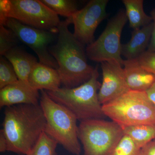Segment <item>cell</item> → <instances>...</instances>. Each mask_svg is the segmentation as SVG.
<instances>
[{
  "label": "cell",
  "instance_id": "obj_19",
  "mask_svg": "<svg viewBox=\"0 0 155 155\" xmlns=\"http://www.w3.org/2000/svg\"><path fill=\"white\" fill-rule=\"evenodd\" d=\"M48 8L61 16L70 18L78 11L77 2L74 0H40Z\"/></svg>",
  "mask_w": 155,
  "mask_h": 155
},
{
  "label": "cell",
  "instance_id": "obj_25",
  "mask_svg": "<svg viewBox=\"0 0 155 155\" xmlns=\"http://www.w3.org/2000/svg\"><path fill=\"white\" fill-rule=\"evenodd\" d=\"M150 16L153 19V29L149 45L147 51L150 52L155 51V8H153L150 13Z\"/></svg>",
  "mask_w": 155,
  "mask_h": 155
},
{
  "label": "cell",
  "instance_id": "obj_22",
  "mask_svg": "<svg viewBox=\"0 0 155 155\" xmlns=\"http://www.w3.org/2000/svg\"><path fill=\"white\" fill-rule=\"evenodd\" d=\"M19 80L11 63L5 57L0 58V89Z\"/></svg>",
  "mask_w": 155,
  "mask_h": 155
},
{
  "label": "cell",
  "instance_id": "obj_17",
  "mask_svg": "<svg viewBox=\"0 0 155 155\" xmlns=\"http://www.w3.org/2000/svg\"><path fill=\"white\" fill-rule=\"evenodd\" d=\"M129 26L133 29L140 28L153 22L152 17L145 12L143 0H123Z\"/></svg>",
  "mask_w": 155,
  "mask_h": 155
},
{
  "label": "cell",
  "instance_id": "obj_7",
  "mask_svg": "<svg viewBox=\"0 0 155 155\" xmlns=\"http://www.w3.org/2000/svg\"><path fill=\"white\" fill-rule=\"evenodd\" d=\"M124 134L114 121L93 119L80 122L78 137L84 155H108Z\"/></svg>",
  "mask_w": 155,
  "mask_h": 155
},
{
  "label": "cell",
  "instance_id": "obj_26",
  "mask_svg": "<svg viewBox=\"0 0 155 155\" xmlns=\"http://www.w3.org/2000/svg\"><path fill=\"white\" fill-rule=\"evenodd\" d=\"M140 155H155V139L140 149Z\"/></svg>",
  "mask_w": 155,
  "mask_h": 155
},
{
  "label": "cell",
  "instance_id": "obj_24",
  "mask_svg": "<svg viewBox=\"0 0 155 155\" xmlns=\"http://www.w3.org/2000/svg\"><path fill=\"white\" fill-rule=\"evenodd\" d=\"M137 59L143 69L155 76V51H146Z\"/></svg>",
  "mask_w": 155,
  "mask_h": 155
},
{
  "label": "cell",
  "instance_id": "obj_8",
  "mask_svg": "<svg viewBox=\"0 0 155 155\" xmlns=\"http://www.w3.org/2000/svg\"><path fill=\"white\" fill-rule=\"evenodd\" d=\"M127 21L125 10H119L108 21L98 38L87 46V58L98 63L117 62L122 65L121 35Z\"/></svg>",
  "mask_w": 155,
  "mask_h": 155
},
{
  "label": "cell",
  "instance_id": "obj_4",
  "mask_svg": "<svg viewBox=\"0 0 155 155\" xmlns=\"http://www.w3.org/2000/svg\"><path fill=\"white\" fill-rule=\"evenodd\" d=\"M40 91L39 104L46 121L45 133L69 153L80 155L77 118L67 108L53 101L45 91Z\"/></svg>",
  "mask_w": 155,
  "mask_h": 155
},
{
  "label": "cell",
  "instance_id": "obj_10",
  "mask_svg": "<svg viewBox=\"0 0 155 155\" xmlns=\"http://www.w3.org/2000/svg\"><path fill=\"white\" fill-rule=\"evenodd\" d=\"M109 0H91L84 8L70 17L74 25V36L84 45L94 41L98 26L107 18V7Z\"/></svg>",
  "mask_w": 155,
  "mask_h": 155
},
{
  "label": "cell",
  "instance_id": "obj_14",
  "mask_svg": "<svg viewBox=\"0 0 155 155\" xmlns=\"http://www.w3.org/2000/svg\"><path fill=\"white\" fill-rule=\"evenodd\" d=\"M31 86L38 91H54L60 88L61 78L57 69L38 62L28 78Z\"/></svg>",
  "mask_w": 155,
  "mask_h": 155
},
{
  "label": "cell",
  "instance_id": "obj_2",
  "mask_svg": "<svg viewBox=\"0 0 155 155\" xmlns=\"http://www.w3.org/2000/svg\"><path fill=\"white\" fill-rule=\"evenodd\" d=\"M70 18L61 21L57 43L49 48L58 65L57 69L64 87L73 88L88 81L95 68L90 65L84 45L69 30Z\"/></svg>",
  "mask_w": 155,
  "mask_h": 155
},
{
  "label": "cell",
  "instance_id": "obj_11",
  "mask_svg": "<svg viewBox=\"0 0 155 155\" xmlns=\"http://www.w3.org/2000/svg\"><path fill=\"white\" fill-rule=\"evenodd\" d=\"M102 82L99 90L98 99L102 105L107 104L130 91L122 65L117 62L101 63Z\"/></svg>",
  "mask_w": 155,
  "mask_h": 155
},
{
  "label": "cell",
  "instance_id": "obj_28",
  "mask_svg": "<svg viewBox=\"0 0 155 155\" xmlns=\"http://www.w3.org/2000/svg\"><path fill=\"white\" fill-rule=\"evenodd\" d=\"M146 93L150 99L155 105V82L152 86L147 91Z\"/></svg>",
  "mask_w": 155,
  "mask_h": 155
},
{
  "label": "cell",
  "instance_id": "obj_21",
  "mask_svg": "<svg viewBox=\"0 0 155 155\" xmlns=\"http://www.w3.org/2000/svg\"><path fill=\"white\" fill-rule=\"evenodd\" d=\"M140 151L133 140L124 134L108 155H140Z\"/></svg>",
  "mask_w": 155,
  "mask_h": 155
},
{
  "label": "cell",
  "instance_id": "obj_16",
  "mask_svg": "<svg viewBox=\"0 0 155 155\" xmlns=\"http://www.w3.org/2000/svg\"><path fill=\"white\" fill-rule=\"evenodd\" d=\"M3 56L12 64L19 80L28 82L29 74L38 62L37 59L18 46L11 49Z\"/></svg>",
  "mask_w": 155,
  "mask_h": 155
},
{
  "label": "cell",
  "instance_id": "obj_15",
  "mask_svg": "<svg viewBox=\"0 0 155 155\" xmlns=\"http://www.w3.org/2000/svg\"><path fill=\"white\" fill-rule=\"evenodd\" d=\"M153 22L140 28L134 29L130 40L122 45V56L126 60L137 59L147 50L153 29Z\"/></svg>",
  "mask_w": 155,
  "mask_h": 155
},
{
  "label": "cell",
  "instance_id": "obj_1",
  "mask_svg": "<svg viewBox=\"0 0 155 155\" xmlns=\"http://www.w3.org/2000/svg\"><path fill=\"white\" fill-rule=\"evenodd\" d=\"M2 131L7 140V151L19 155L30 152L45 129L46 121L39 104L6 107Z\"/></svg>",
  "mask_w": 155,
  "mask_h": 155
},
{
  "label": "cell",
  "instance_id": "obj_5",
  "mask_svg": "<svg viewBox=\"0 0 155 155\" xmlns=\"http://www.w3.org/2000/svg\"><path fill=\"white\" fill-rule=\"evenodd\" d=\"M104 114L122 129L155 124V105L146 92L130 90L102 105Z\"/></svg>",
  "mask_w": 155,
  "mask_h": 155
},
{
  "label": "cell",
  "instance_id": "obj_9",
  "mask_svg": "<svg viewBox=\"0 0 155 155\" xmlns=\"http://www.w3.org/2000/svg\"><path fill=\"white\" fill-rule=\"evenodd\" d=\"M0 25L12 30L19 41L25 44L35 52L41 64L58 69V65L49 52L50 45L55 39L54 33L24 25L12 18L0 22Z\"/></svg>",
  "mask_w": 155,
  "mask_h": 155
},
{
  "label": "cell",
  "instance_id": "obj_6",
  "mask_svg": "<svg viewBox=\"0 0 155 155\" xmlns=\"http://www.w3.org/2000/svg\"><path fill=\"white\" fill-rule=\"evenodd\" d=\"M7 18L54 33H58L61 22L58 14L40 0H1L0 22Z\"/></svg>",
  "mask_w": 155,
  "mask_h": 155
},
{
  "label": "cell",
  "instance_id": "obj_23",
  "mask_svg": "<svg viewBox=\"0 0 155 155\" xmlns=\"http://www.w3.org/2000/svg\"><path fill=\"white\" fill-rule=\"evenodd\" d=\"M19 41L15 33L5 25H0V54L3 56L11 49L17 46Z\"/></svg>",
  "mask_w": 155,
  "mask_h": 155
},
{
  "label": "cell",
  "instance_id": "obj_12",
  "mask_svg": "<svg viewBox=\"0 0 155 155\" xmlns=\"http://www.w3.org/2000/svg\"><path fill=\"white\" fill-rule=\"evenodd\" d=\"M39 91L30 86L28 82L19 80L0 90V107L19 104H39Z\"/></svg>",
  "mask_w": 155,
  "mask_h": 155
},
{
  "label": "cell",
  "instance_id": "obj_27",
  "mask_svg": "<svg viewBox=\"0 0 155 155\" xmlns=\"http://www.w3.org/2000/svg\"><path fill=\"white\" fill-rule=\"evenodd\" d=\"M7 140L2 130H0V152L4 153L7 151Z\"/></svg>",
  "mask_w": 155,
  "mask_h": 155
},
{
  "label": "cell",
  "instance_id": "obj_3",
  "mask_svg": "<svg viewBox=\"0 0 155 155\" xmlns=\"http://www.w3.org/2000/svg\"><path fill=\"white\" fill-rule=\"evenodd\" d=\"M98 67H95L91 78L85 83L73 88L60 87L54 91H45L56 102L67 108L80 122L106 117L98 99L101 83L98 81Z\"/></svg>",
  "mask_w": 155,
  "mask_h": 155
},
{
  "label": "cell",
  "instance_id": "obj_18",
  "mask_svg": "<svg viewBox=\"0 0 155 155\" xmlns=\"http://www.w3.org/2000/svg\"><path fill=\"white\" fill-rule=\"evenodd\" d=\"M123 130L124 134L130 137L140 149L155 139V124L129 126Z\"/></svg>",
  "mask_w": 155,
  "mask_h": 155
},
{
  "label": "cell",
  "instance_id": "obj_13",
  "mask_svg": "<svg viewBox=\"0 0 155 155\" xmlns=\"http://www.w3.org/2000/svg\"><path fill=\"white\" fill-rule=\"evenodd\" d=\"M125 79L129 90L146 92L155 82V76L143 69L137 59L123 60Z\"/></svg>",
  "mask_w": 155,
  "mask_h": 155
},
{
  "label": "cell",
  "instance_id": "obj_20",
  "mask_svg": "<svg viewBox=\"0 0 155 155\" xmlns=\"http://www.w3.org/2000/svg\"><path fill=\"white\" fill-rule=\"evenodd\" d=\"M58 143L44 132L38 142L27 155H58Z\"/></svg>",
  "mask_w": 155,
  "mask_h": 155
}]
</instances>
